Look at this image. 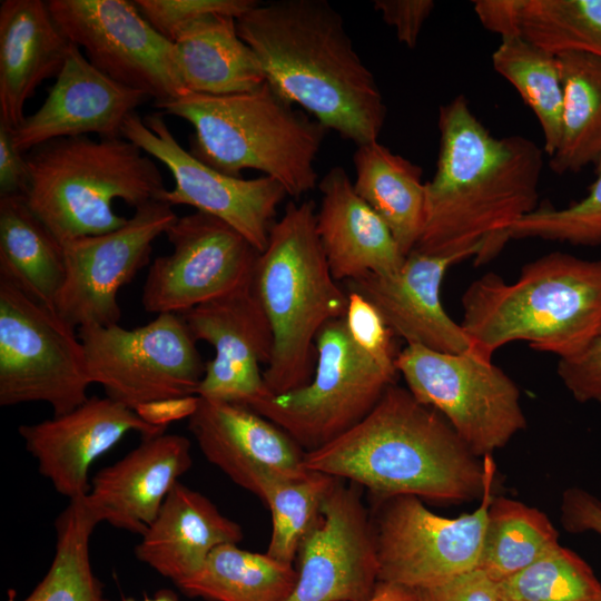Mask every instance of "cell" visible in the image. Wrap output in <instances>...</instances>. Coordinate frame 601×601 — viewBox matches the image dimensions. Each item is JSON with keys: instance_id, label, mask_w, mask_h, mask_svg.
<instances>
[{"instance_id": "1", "label": "cell", "mask_w": 601, "mask_h": 601, "mask_svg": "<svg viewBox=\"0 0 601 601\" xmlns=\"http://www.w3.org/2000/svg\"><path fill=\"white\" fill-rule=\"evenodd\" d=\"M436 169L426 181L425 218L413 250H474L476 265L499 254L510 228L538 208L544 150L521 135L497 138L464 95L439 110Z\"/></svg>"}, {"instance_id": "2", "label": "cell", "mask_w": 601, "mask_h": 601, "mask_svg": "<svg viewBox=\"0 0 601 601\" xmlns=\"http://www.w3.org/2000/svg\"><path fill=\"white\" fill-rule=\"evenodd\" d=\"M236 23L279 95L356 146L378 140L382 92L328 1H258Z\"/></svg>"}, {"instance_id": "3", "label": "cell", "mask_w": 601, "mask_h": 601, "mask_svg": "<svg viewBox=\"0 0 601 601\" xmlns=\"http://www.w3.org/2000/svg\"><path fill=\"white\" fill-rule=\"evenodd\" d=\"M303 465L367 489L374 499L432 502L481 499L486 469L446 418L392 384L357 425L306 452Z\"/></svg>"}, {"instance_id": "4", "label": "cell", "mask_w": 601, "mask_h": 601, "mask_svg": "<svg viewBox=\"0 0 601 601\" xmlns=\"http://www.w3.org/2000/svg\"><path fill=\"white\" fill-rule=\"evenodd\" d=\"M462 307L471 348L485 358L513 341L573 355L601 328V259L553 252L525 264L513 283L487 273L465 289Z\"/></svg>"}, {"instance_id": "5", "label": "cell", "mask_w": 601, "mask_h": 601, "mask_svg": "<svg viewBox=\"0 0 601 601\" xmlns=\"http://www.w3.org/2000/svg\"><path fill=\"white\" fill-rule=\"evenodd\" d=\"M316 211L312 199L288 201L253 275V293L273 333L263 377L274 395L311 382L317 335L328 322L343 318L347 308V292L333 277L316 230Z\"/></svg>"}, {"instance_id": "6", "label": "cell", "mask_w": 601, "mask_h": 601, "mask_svg": "<svg viewBox=\"0 0 601 601\" xmlns=\"http://www.w3.org/2000/svg\"><path fill=\"white\" fill-rule=\"evenodd\" d=\"M155 107L189 122L188 151L223 174L258 170L295 199L318 185L315 161L327 130L267 81L234 95L188 92Z\"/></svg>"}, {"instance_id": "7", "label": "cell", "mask_w": 601, "mask_h": 601, "mask_svg": "<svg viewBox=\"0 0 601 601\" xmlns=\"http://www.w3.org/2000/svg\"><path fill=\"white\" fill-rule=\"evenodd\" d=\"M27 203L62 244L124 226L120 199L135 209L159 200L167 189L156 162L124 138L65 137L28 152Z\"/></svg>"}, {"instance_id": "8", "label": "cell", "mask_w": 601, "mask_h": 601, "mask_svg": "<svg viewBox=\"0 0 601 601\" xmlns=\"http://www.w3.org/2000/svg\"><path fill=\"white\" fill-rule=\"evenodd\" d=\"M316 349L315 372L308 384L270 394L252 407L305 452L324 446L363 421L398 373L378 365L354 345L344 317L324 325Z\"/></svg>"}, {"instance_id": "9", "label": "cell", "mask_w": 601, "mask_h": 601, "mask_svg": "<svg viewBox=\"0 0 601 601\" xmlns=\"http://www.w3.org/2000/svg\"><path fill=\"white\" fill-rule=\"evenodd\" d=\"M395 366L413 396L441 413L479 457L526 426L518 385L472 348L442 353L406 345Z\"/></svg>"}, {"instance_id": "10", "label": "cell", "mask_w": 601, "mask_h": 601, "mask_svg": "<svg viewBox=\"0 0 601 601\" xmlns=\"http://www.w3.org/2000/svg\"><path fill=\"white\" fill-rule=\"evenodd\" d=\"M90 384L75 328L0 278V405L45 402L59 416L88 400Z\"/></svg>"}, {"instance_id": "11", "label": "cell", "mask_w": 601, "mask_h": 601, "mask_svg": "<svg viewBox=\"0 0 601 601\" xmlns=\"http://www.w3.org/2000/svg\"><path fill=\"white\" fill-rule=\"evenodd\" d=\"M483 461L485 486L479 508L471 513L444 518L412 495L374 499L370 513L380 582L424 589L477 568L495 475L492 455Z\"/></svg>"}, {"instance_id": "12", "label": "cell", "mask_w": 601, "mask_h": 601, "mask_svg": "<svg viewBox=\"0 0 601 601\" xmlns=\"http://www.w3.org/2000/svg\"><path fill=\"white\" fill-rule=\"evenodd\" d=\"M78 336L91 384L134 411L146 403L196 395L205 374L206 363L179 314H158L134 329L119 324L82 326Z\"/></svg>"}, {"instance_id": "13", "label": "cell", "mask_w": 601, "mask_h": 601, "mask_svg": "<svg viewBox=\"0 0 601 601\" xmlns=\"http://www.w3.org/2000/svg\"><path fill=\"white\" fill-rule=\"evenodd\" d=\"M49 10L69 41L99 71L146 93L155 104L188 93L175 47L128 0H49Z\"/></svg>"}, {"instance_id": "14", "label": "cell", "mask_w": 601, "mask_h": 601, "mask_svg": "<svg viewBox=\"0 0 601 601\" xmlns=\"http://www.w3.org/2000/svg\"><path fill=\"white\" fill-rule=\"evenodd\" d=\"M165 235L173 249L149 267L146 312L181 314L252 285L260 253L225 221L195 211L177 217Z\"/></svg>"}, {"instance_id": "15", "label": "cell", "mask_w": 601, "mask_h": 601, "mask_svg": "<svg viewBox=\"0 0 601 601\" xmlns=\"http://www.w3.org/2000/svg\"><path fill=\"white\" fill-rule=\"evenodd\" d=\"M121 136L170 171L174 188L166 189L159 201L171 207L188 205L214 216L264 252L277 208L288 196L279 183L267 176L234 177L207 166L178 142L161 112L144 118L137 112L131 115Z\"/></svg>"}, {"instance_id": "16", "label": "cell", "mask_w": 601, "mask_h": 601, "mask_svg": "<svg viewBox=\"0 0 601 601\" xmlns=\"http://www.w3.org/2000/svg\"><path fill=\"white\" fill-rule=\"evenodd\" d=\"M176 219L170 205L155 200L115 230L62 243L66 276L56 313L73 328L118 324V292L148 264L154 240Z\"/></svg>"}, {"instance_id": "17", "label": "cell", "mask_w": 601, "mask_h": 601, "mask_svg": "<svg viewBox=\"0 0 601 601\" xmlns=\"http://www.w3.org/2000/svg\"><path fill=\"white\" fill-rule=\"evenodd\" d=\"M362 493L361 485L336 479L298 548V579L287 601H364L374 594L376 541Z\"/></svg>"}, {"instance_id": "18", "label": "cell", "mask_w": 601, "mask_h": 601, "mask_svg": "<svg viewBox=\"0 0 601 601\" xmlns=\"http://www.w3.org/2000/svg\"><path fill=\"white\" fill-rule=\"evenodd\" d=\"M179 315L196 342L215 349L197 396L252 408L270 395L260 364L270 361L273 333L252 285Z\"/></svg>"}, {"instance_id": "19", "label": "cell", "mask_w": 601, "mask_h": 601, "mask_svg": "<svg viewBox=\"0 0 601 601\" xmlns=\"http://www.w3.org/2000/svg\"><path fill=\"white\" fill-rule=\"evenodd\" d=\"M166 428L145 422L134 410L107 396H91L66 414L22 424L18 431L39 473L70 501L88 494L90 465L127 433L137 432L146 439Z\"/></svg>"}, {"instance_id": "20", "label": "cell", "mask_w": 601, "mask_h": 601, "mask_svg": "<svg viewBox=\"0 0 601 601\" xmlns=\"http://www.w3.org/2000/svg\"><path fill=\"white\" fill-rule=\"evenodd\" d=\"M149 97L99 71L71 45L67 59L42 105L13 130V144L26 154L53 139L96 134L122 137L126 120Z\"/></svg>"}, {"instance_id": "21", "label": "cell", "mask_w": 601, "mask_h": 601, "mask_svg": "<svg viewBox=\"0 0 601 601\" xmlns=\"http://www.w3.org/2000/svg\"><path fill=\"white\" fill-rule=\"evenodd\" d=\"M474 250L452 255H430L412 250L394 274H368L346 282L370 300L381 313L394 336L407 345H420L442 353H462L471 342L461 324L445 312L440 289L446 270L469 257Z\"/></svg>"}, {"instance_id": "22", "label": "cell", "mask_w": 601, "mask_h": 601, "mask_svg": "<svg viewBox=\"0 0 601 601\" xmlns=\"http://www.w3.org/2000/svg\"><path fill=\"white\" fill-rule=\"evenodd\" d=\"M188 428L208 462L253 494L264 474L300 477L308 472L303 465L306 452L249 407L199 397Z\"/></svg>"}, {"instance_id": "23", "label": "cell", "mask_w": 601, "mask_h": 601, "mask_svg": "<svg viewBox=\"0 0 601 601\" xmlns=\"http://www.w3.org/2000/svg\"><path fill=\"white\" fill-rule=\"evenodd\" d=\"M191 465L186 436L165 432L146 437L93 476L86 500L100 522L142 535Z\"/></svg>"}, {"instance_id": "24", "label": "cell", "mask_w": 601, "mask_h": 601, "mask_svg": "<svg viewBox=\"0 0 601 601\" xmlns=\"http://www.w3.org/2000/svg\"><path fill=\"white\" fill-rule=\"evenodd\" d=\"M317 187L316 230L333 277L348 282L396 273L406 257L386 224L357 195L347 171L332 167Z\"/></svg>"}, {"instance_id": "25", "label": "cell", "mask_w": 601, "mask_h": 601, "mask_svg": "<svg viewBox=\"0 0 601 601\" xmlns=\"http://www.w3.org/2000/svg\"><path fill=\"white\" fill-rule=\"evenodd\" d=\"M71 42L42 0L0 2V121L11 130L38 87L60 72Z\"/></svg>"}, {"instance_id": "26", "label": "cell", "mask_w": 601, "mask_h": 601, "mask_svg": "<svg viewBox=\"0 0 601 601\" xmlns=\"http://www.w3.org/2000/svg\"><path fill=\"white\" fill-rule=\"evenodd\" d=\"M239 524L204 494L178 482L135 548L136 558L176 585L195 575L209 554L243 540Z\"/></svg>"}, {"instance_id": "27", "label": "cell", "mask_w": 601, "mask_h": 601, "mask_svg": "<svg viewBox=\"0 0 601 601\" xmlns=\"http://www.w3.org/2000/svg\"><path fill=\"white\" fill-rule=\"evenodd\" d=\"M237 18L214 13L186 27L173 41L187 92L224 96L248 92L266 82L252 48L237 31Z\"/></svg>"}, {"instance_id": "28", "label": "cell", "mask_w": 601, "mask_h": 601, "mask_svg": "<svg viewBox=\"0 0 601 601\" xmlns=\"http://www.w3.org/2000/svg\"><path fill=\"white\" fill-rule=\"evenodd\" d=\"M354 189L380 216L406 257L424 226L426 183L422 168L376 141L356 146Z\"/></svg>"}, {"instance_id": "29", "label": "cell", "mask_w": 601, "mask_h": 601, "mask_svg": "<svg viewBox=\"0 0 601 601\" xmlns=\"http://www.w3.org/2000/svg\"><path fill=\"white\" fill-rule=\"evenodd\" d=\"M65 276L62 244L26 196H0V278L56 312Z\"/></svg>"}, {"instance_id": "30", "label": "cell", "mask_w": 601, "mask_h": 601, "mask_svg": "<svg viewBox=\"0 0 601 601\" xmlns=\"http://www.w3.org/2000/svg\"><path fill=\"white\" fill-rule=\"evenodd\" d=\"M563 87L561 136L549 166L575 174L601 161V58L582 52L558 56Z\"/></svg>"}, {"instance_id": "31", "label": "cell", "mask_w": 601, "mask_h": 601, "mask_svg": "<svg viewBox=\"0 0 601 601\" xmlns=\"http://www.w3.org/2000/svg\"><path fill=\"white\" fill-rule=\"evenodd\" d=\"M298 579L293 564L237 544L216 548L201 569L178 584L189 598L208 601H287Z\"/></svg>"}, {"instance_id": "32", "label": "cell", "mask_w": 601, "mask_h": 601, "mask_svg": "<svg viewBox=\"0 0 601 601\" xmlns=\"http://www.w3.org/2000/svg\"><path fill=\"white\" fill-rule=\"evenodd\" d=\"M558 545L559 532L542 511L513 499L493 496L477 568L499 583Z\"/></svg>"}, {"instance_id": "33", "label": "cell", "mask_w": 601, "mask_h": 601, "mask_svg": "<svg viewBox=\"0 0 601 601\" xmlns=\"http://www.w3.org/2000/svg\"><path fill=\"white\" fill-rule=\"evenodd\" d=\"M98 523L86 495L70 500L55 522L56 551L49 570L20 601H104L89 558L90 536ZM8 601L18 600L10 595Z\"/></svg>"}, {"instance_id": "34", "label": "cell", "mask_w": 601, "mask_h": 601, "mask_svg": "<svg viewBox=\"0 0 601 601\" xmlns=\"http://www.w3.org/2000/svg\"><path fill=\"white\" fill-rule=\"evenodd\" d=\"M494 70L506 79L534 112L549 157L561 136L563 87L558 56L520 36L501 39L492 53Z\"/></svg>"}, {"instance_id": "35", "label": "cell", "mask_w": 601, "mask_h": 601, "mask_svg": "<svg viewBox=\"0 0 601 601\" xmlns=\"http://www.w3.org/2000/svg\"><path fill=\"white\" fill-rule=\"evenodd\" d=\"M511 37L559 56L601 58V0H509Z\"/></svg>"}, {"instance_id": "36", "label": "cell", "mask_w": 601, "mask_h": 601, "mask_svg": "<svg viewBox=\"0 0 601 601\" xmlns=\"http://www.w3.org/2000/svg\"><path fill=\"white\" fill-rule=\"evenodd\" d=\"M335 481L336 477L315 471L300 477L267 473L259 479L254 494L270 512L272 534L266 551L269 556L293 564Z\"/></svg>"}, {"instance_id": "37", "label": "cell", "mask_w": 601, "mask_h": 601, "mask_svg": "<svg viewBox=\"0 0 601 601\" xmlns=\"http://www.w3.org/2000/svg\"><path fill=\"white\" fill-rule=\"evenodd\" d=\"M501 601H601V584L589 564L561 544L497 583Z\"/></svg>"}, {"instance_id": "38", "label": "cell", "mask_w": 601, "mask_h": 601, "mask_svg": "<svg viewBox=\"0 0 601 601\" xmlns=\"http://www.w3.org/2000/svg\"><path fill=\"white\" fill-rule=\"evenodd\" d=\"M594 171L595 179L585 197L564 208H536L510 228L509 240L534 238L575 246L601 245V161Z\"/></svg>"}, {"instance_id": "39", "label": "cell", "mask_w": 601, "mask_h": 601, "mask_svg": "<svg viewBox=\"0 0 601 601\" xmlns=\"http://www.w3.org/2000/svg\"><path fill=\"white\" fill-rule=\"evenodd\" d=\"M145 19L166 39L174 41L186 27L214 13L239 18L256 0H134Z\"/></svg>"}, {"instance_id": "40", "label": "cell", "mask_w": 601, "mask_h": 601, "mask_svg": "<svg viewBox=\"0 0 601 601\" xmlns=\"http://www.w3.org/2000/svg\"><path fill=\"white\" fill-rule=\"evenodd\" d=\"M348 302L344 315L345 326L354 345L372 361L395 368L393 332L377 308L363 295L347 290Z\"/></svg>"}, {"instance_id": "41", "label": "cell", "mask_w": 601, "mask_h": 601, "mask_svg": "<svg viewBox=\"0 0 601 601\" xmlns=\"http://www.w3.org/2000/svg\"><path fill=\"white\" fill-rule=\"evenodd\" d=\"M556 372L577 401L601 403V334L575 354L560 357Z\"/></svg>"}, {"instance_id": "42", "label": "cell", "mask_w": 601, "mask_h": 601, "mask_svg": "<svg viewBox=\"0 0 601 601\" xmlns=\"http://www.w3.org/2000/svg\"><path fill=\"white\" fill-rule=\"evenodd\" d=\"M414 591L418 601H501L497 583L479 568Z\"/></svg>"}, {"instance_id": "43", "label": "cell", "mask_w": 601, "mask_h": 601, "mask_svg": "<svg viewBox=\"0 0 601 601\" xmlns=\"http://www.w3.org/2000/svg\"><path fill=\"white\" fill-rule=\"evenodd\" d=\"M373 6L384 22L394 28L397 40L413 49L435 3L432 0H376Z\"/></svg>"}, {"instance_id": "44", "label": "cell", "mask_w": 601, "mask_h": 601, "mask_svg": "<svg viewBox=\"0 0 601 601\" xmlns=\"http://www.w3.org/2000/svg\"><path fill=\"white\" fill-rule=\"evenodd\" d=\"M561 522L571 533L587 531L601 535V502L589 492L571 487L561 500Z\"/></svg>"}, {"instance_id": "45", "label": "cell", "mask_w": 601, "mask_h": 601, "mask_svg": "<svg viewBox=\"0 0 601 601\" xmlns=\"http://www.w3.org/2000/svg\"><path fill=\"white\" fill-rule=\"evenodd\" d=\"M28 187L26 154L17 149L11 129L0 121V196H26Z\"/></svg>"}, {"instance_id": "46", "label": "cell", "mask_w": 601, "mask_h": 601, "mask_svg": "<svg viewBox=\"0 0 601 601\" xmlns=\"http://www.w3.org/2000/svg\"><path fill=\"white\" fill-rule=\"evenodd\" d=\"M198 404L199 396L189 395L146 403L138 406L135 412L151 425L167 427L173 421L189 418L196 412Z\"/></svg>"}, {"instance_id": "47", "label": "cell", "mask_w": 601, "mask_h": 601, "mask_svg": "<svg viewBox=\"0 0 601 601\" xmlns=\"http://www.w3.org/2000/svg\"><path fill=\"white\" fill-rule=\"evenodd\" d=\"M364 601H418L414 590L380 582L374 594Z\"/></svg>"}, {"instance_id": "48", "label": "cell", "mask_w": 601, "mask_h": 601, "mask_svg": "<svg viewBox=\"0 0 601 601\" xmlns=\"http://www.w3.org/2000/svg\"><path fill=\"white\" fill-rule=\"evenodd\" d=\"M121 601H178L177 595L170 590H160L154 597H145L140 600L134 598H124Z\"/></svg>"}, {"instance_id": "49", "label": "cell", "mask_w": 601, "mask_h": 601, "mask_svg": "<svg viewBox=\"0 0 601 601\" xmlns=\"http://www.w3.org/2000/svg\"><path fill=\"white\" fill-rule=\"evenodd\" d=\"M599 334H601V328H600V332H599Z\"/></svg>"}]
</instances>
